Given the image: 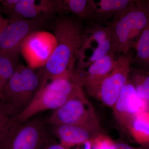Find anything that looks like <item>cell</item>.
Masks as SVG:
<instances>
[{
  "label": "cell",
  "mask_w": 149,
  "mask_h": 149,
  "mask_svg": "<svg viewBox=\"0 0 149 149\" xmlns=\"http://www.w3.org/2000/svg\"><path fill=\"white\" fill-rule=\"evenodd\" d=\"M46 119L35 117L15 122L0 143V149H42L50 139Z\"/></svg>",
  "instance_id": "cell-6"
},
{
  "label": "cell",
  "mask_w": 149,
  "mask_h": 149,
  "mask_svg": "<svg viewBox=\"0 0 149 149\" xmlns=\"http://www.w3.org/2000/svg\"><path fill=\"white\" fill-rule=\"evenodd\" d=\"M52 128L54 135L60 141L61 144L67 148L93 141L97 136L102 134L101 130L80 125H53Z\"/></svg>",
  "instance_id": "cell-14"
},
{
  "label": "cell",
  "mask_w": 149,
  "mask_h": 149,
  "mask_svg": "<svg viewBox=\"0 0 149 149\" xmlns=\"http://www.w3.org/2000/svg\"><path fill=\"white\" fill-rule=\"evenodd\" d=\"M91 149H115L114 143L102 133L92 141Z\"/></svg>",
  "instance_id": "cell-21"
},
{
  "label": "cell",
  "mask_w": 149,
  "mask_h": 149,
  "mask_svg": "<svg viewBox=\"0 0 149 149\" xmlns=\"http://www.w3.org/2000/svg\"><path fill=\"white\" fill-rule=\"evenodd\" d=\"M56 45L54 34L44 31H37L27 37L22 44L20 52L28 64L34 69L45 64Z\"/></svg>",
  "instance_id": "cell-10"
},
{
  "label": "cell",
  "mask_w": 149,
  "mask_h": 149,
  "mask_svg": "<svg viewBox=\"0 0 149 149\" xmlns=\"http://www.w3.org/2000/svg\"><path fill=\"white\" fill-rule=\"evenodd\" d=\"M149 119L148 110L144 111L136 115L128 126L131 136L141 143L149 141Z\"/></svg>",
  "instance_id": "cell-18"
},
{
  "label": "cell",
  "mask_w": 149,
  "mask_h": 149,
  "mask_svg": "<svg viewBox=\"0 0 149 149\" xmlns=\"http://www.w3.org/2000/svg\"><path fill=\"white\" fill-rule=\"evenodd\" d=\"M47 124L80 125L102 131L95 109L79 86L74 95L46 118Z\"/></svg>",
  "instance_id": "cell-5"
},
{
  "label": "cell",
  "mask_w": 149,
  "mask_h": 149,
  "mask_svg": "<svg viewBox=\"0 0 149 149\" xmlns=\"http://www.w3.org/2000/svg\"><path fill=\"white\" fill-rule=\"evenodd\" d=\"M79 86L70 73L52 79L40 87L29 105L17 116L15 122H24L41 112L57 109L73 96Z\"/></svg>",
  "instance_id": "cell-3"
},
{
  "label": "cell",
  "mask_w": 149,
  "mask_h": 149,
  "mask_svg": "<svg viewBox=\"0 0 149 149\" xmlns=\"http://www.w3.org/2000/svg\"><path fill=\"white\" fill-rule=\"evenodd\" d=\"M112 109L118 124L128 128L136 115L149 109L138 95L133 83L128 79Z\"/></svg>",
  "instance_id": "cell-13"
},
{
  "label": "cell",
  "mask_w": 149,
  "mask_h": 149,
  "mask_svg": "<svg viewBox=\"0 0 149 149\" xmlns=\"http://www.w3.org/2000/svg\"><path fill=\"white\" fill-rule=\"evenodd\" d=\"M42 149H68L67 148L63 146L61 144H59L55 142L53 139H50L46 143Z\"/></svg>",
  "instance_id": "cell-23"
},
{
  "label": "cell",
  "mask_w": 149,
  "mask_h": 149,
  "mask_svg": "<svg viewBox=\"0 0 149 149\" xmlns=\"http://www.w3.org/2000/svg\"><path fill=\"white\" fill-rule=\"evenodd\" d=\"M115 149H138L128 146L127 144L123 143H114Z\"/></svg>",
  "instance_id": "cell-24"
},
{
  "label": "cell",
  "mask_w": 149,
  "mask_h": 149,
  "mask_svg": "<svg viewBox=\"0 0 149 149\" xmlns=\"http://www.w3.org/2000/svg\"><path fill=\"white\" fill-rule=\"evenodd\" d=\"M41 83L38 69L18 65L3 89L1 100L12 107L17 115L32 102Z\"/></svg>",
  "instance_id": "cell-4"
},
{
  "label": "cell",
  "mask_w": 149,
  "mask_h": 149,
  "mask_svg": "<svg viewBox=\"0 0 149 149\" xmlns=\"http://www.w3.org/2000/svg\"><path fill=\"white\" fill-rule=\"evenodd\" d=\"M84 149H91L92 147V141H88L84 143Z\"/></svg>",
  "instance_id": "cell-26"
},
{
  "label": "cell",
  "mask_w": 149,
  "mask_h": 149,
  "mask_svg": "<svg viewBox=\"0 0 149 149\" xmlns=\"http://www.w3.org/2000/svg\"><path fill=\"white\" fill-rule=\"evenodd\" d=\"M136 51L132 64L135 63L142 70L148 71L149 65V24L147 25L136 41L134 47Z\"/></svg>",
  "instance_id": "cell-17"
},
{
  "label": "cell",
  "mask_w": 149,
  "mask_h": 149,
  "mask_svg": "<svg viewBox=\"0 0 149 149\" xmlns=\"http://www.w3.org/2000/svg\"><path fill=\"white\" fill-rule=\"evenodd\" d=\"M8 19H7L3 17L2 15L1 14L0 12V32H1L2 30L6 27L7 24L9 22Z\"/></svg>",
  "instance_id": "cell-25"
},
{
  "label": "cell",
  "mask_w": 149,
  "mask_h": 149,
  "mask_svg": "<svg viewBox=\"0 0 149 149\" xmlns=\"http://www.w3.org/2000/svg\"><path fill=\"white\" fill-rule=\"evenodd\" d=\"M135 0H101L96 3V24L102 25L109 19H116L133 4Z\"/></svg>",
  "instance_id": "cell-15"
},
{
  "label": "cell",
  "mask_w": 149,
  "mask_h": 149,
  "mask_svg": "<svg viewBox=\"0 0 149 149\" xmlns=\"http://www.w3.org/2000/svg\"><path fill=\"white\" fill-rule=\"evenodd\" d=\"M54 29L56 45L45 64L38 69L42 79L40 87L55 77L73 73L86 37L85 24L72 15L56 17Z\"/></svg>",
  "instance_id": "cell-1"
},
{
  "label": "cell",
  "mask_w": 149,
  "mask_h": 149,
  "mask_svg": "<svg viewBox=\"0 0 149 149\" xmlns=\"http://www.w3.org/2000/svg\"><path fill=\"white\" fill-rule=\"evenodd\" d=\"M148 24L149 1L135 0L123 14L108 25L110 33L111 52L120 55L131 51Z\"/></svg>",
  "instance_id": "cell-2"
},
{
  "label": "cell",
  "mask_w": 149,
  "mask_h": 149,
  "mask_svg": "<svg viewBox=\"0 0 149 149\" xmlns=\"http://www.w3.org/2000/svg\"><path fill=\"white\" fill-rule=\"evenodd\" d=\"M19 0H0V12L8 15L12 11Z\"/></svg>",
  "instance_id": "cell-22"
},
{
  "label": "cell",
  "mask_w": 149,
  "mask_h": 149,
  "mask_svg": "<svg viewBox=\"0 0 149 149\" xmlns=\"http://www.w3.org/2000/svg\"><path fill=\"white\" fill-rule=\"evenodd\" d=\"M129 79L133 83L138 95L149 108V75L148 71L131 68Z\"/></svg>",
  "instance_id": "cell-19"
},
{
  "label": "cell",
  "mask_w": 149,
  "mask_h": 149,
  "mask_svg": "<svg viewBox=\"0 0 149 149\" xmlns=\"http://www.w3.org/2000/svg\"><path fill=\"white\" fill-rule=\"evenodd\" d=\"M134 56L131 51L119 55L113 69L100 84L95 97L112 108L129 79Z\"/></svg>",
  "instance_id": "cell-9"
},
{
  "label": "cell",
  "mask_w": 149,
  "mask_h": 149,
  "mask_svg": "<svg viewBox=\"0 0 149 149\" xmlns=\"http://www.w3.org/2000/svg\"><path fill=\"white\" fill-rule=\"evenodd\" d=\"M9 20L0 32V56L17 57L27 37L47 27L50 22L43 18Z\"/></svg>",
  "instance_id": "cell-7"
},
{
  "label": "cell",
  "mask_w": 149,
  "mask_h": 149,
  "mask_svg": "<svg viewBox=\"0 0 149 149\" xmlns=\"http://www.w3.org/2000/svg\"><path fill=\"white\" fill-rule=\"evenodd\" d=\"M19 0L13 10L8 15V19H46L50 21L57 15L66 13L63 0Z\"/></svg>",
  "instance_id": "cell-11"
},
{
  "label": "cell",
  "mask_w": 149,
  "mask_h": 149,
  "mask_svg": "<svg viewBox=\"0 0 149 149\" xmlns=\"http://www.w3.org/2000/svg\"><path fill=\"white\" fill-rule=\"evenodd\" d=\"M17 114L8 104L0 100V143L15 122Z\"/></svg>",
  "instance_id": "cell-20"
},
{
  "label": "cell",
  "mask_w": 149,
  "mask_h": 149,
  "mask_svg": "<svg viewBox=\"0 0 149 149\" xmlns=\"http://www.w3.org/2000/svg\"><path fill=\"white\" fill-rule=\"evenodd\" d=\"M86 37L74 71L83 70L111 52L109 26L91 24L85 25Z\"/></svg>",
  "instance_id": "cell-8"
},
{
  "label": "cell",
  "mask_w": 149,
  "mask_h": 149,
  "mask_svg": "<svg viewBox=\"0 0 149 149\" xmlns=\"http://www.w3.org/2000/svg\"><path fill=\"white\" fill-rule=\"evenodd\" d=\"M116 60L115 54L109 52L85 69L74 71L71 77L75 83L85 87L90 96L95 97L100 84L111 72Z\"/></svg>",
  "instance_id": "cell-12"
},
{
  "label": "cell",
  "mask_w": 149,
  "mask_h": 149,
  "mask_svg": "<svg viewBox=\"0 0 149 149\" xmlns=\"http://www.w3.org/2000/svg\"><path fill=\"white\" fill-rule=\"evenodd\" d=\"M64 10L69 12L80 21L95 24L97 6L93 0H63Z\"/></svg>",
  "instance_id": "cell-16"
}]
</instances>
